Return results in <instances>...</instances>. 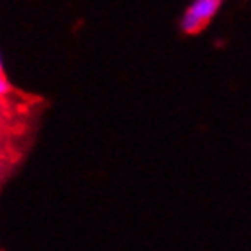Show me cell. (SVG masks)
Wrapping results in <instances>:
<instances>
[{
    "label": "cell",
    "instance_id": "2",
    "mask_svg": "<svg viewBox=\"0 0 251 251\" xmlns=\"http://www.w3.org/2000/svg\"><path fill=\"white\" fill-rule=\"evenodd\" d=\"M9 90H11V84L7 83V79L2 74H0V98H4V96H7L9 94Z\"/></svg>",
    "mask_w": 251,
    "mask_h": 251
},
{
    "label": "cell",
    "instance_id": "1",
    "mask_svg": "<svg viewBox=\"0 0 251 251\" xmlns=\"http://www.w3.org/2000/svg\"><path fill=\"white\" fill-rule=\"evenodd\" d=\"M222 4L224 0H193L187 9H185V13L181 15V31L185 35L200 33L207 26V22L220 11Z\"/></svg>",
    "mask_w": 251,
    "mask_h": 251
},
{
    "label": "cell",
    "instance_id": "3",
    "mask_svg": "<svg viewBox=\"0 0 251 251\" xmlns=\"http://www.w3.org/2000/svg\"><path fill=\"white\" fill-rule=\"evenodd\" d=\"M0 74H2V55H0Z\"/></svg>",
    "mask_w": 251,
    "mask_h": 251
}]
</instances>
